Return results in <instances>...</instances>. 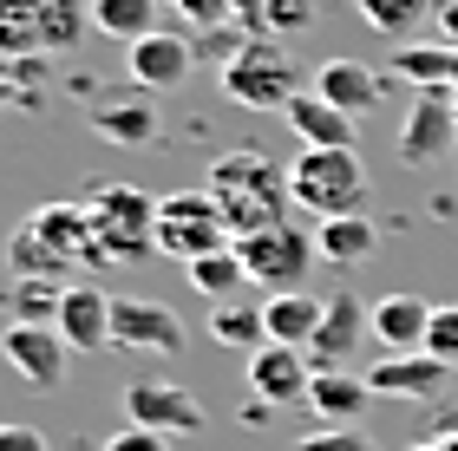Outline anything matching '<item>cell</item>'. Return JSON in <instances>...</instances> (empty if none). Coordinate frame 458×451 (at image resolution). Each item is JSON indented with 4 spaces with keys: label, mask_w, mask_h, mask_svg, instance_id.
Returning a JSON list of instances; mask_svg holds the SVG:
<instances>
[{
    "label": "cell",
    "mask_w": 458,
    "mask_h": 451,
    "mask_svg": "<svg viewBox=\"0 0 458 451\" xmlns=\"http://www.w3.org/2000/svg\"><path fill=\"white\" fill-rule=\"evenodd\" d=\"M203 190H210L223 203V222H229V236H262V230H276V222H288V171L276 157H262V151H229L210 163V177H203Z\"/></svg>",
    "instance_id": "obj_1"
},
{
    "label": "cell",
    "mask_w": 458,
    "mask_h": 451,
    "mask_svg": "<svg viewBox=\"0 0 458 451\" xmlns=\"http://www.w3.org/2000/svg\"><path fill=\"white\" fill-rule=\"evenodd\" d=\"M216 86L229 105H242V112H288V98L301 92V66L282 53V39H242L236 53H223V66H216Z\"/></svg>",
    "instance_id": "obj_2"
},
{
    "label": "cell",
    "mask_w": 458,
    "mask_h": 451,
    "mask_svg": "<svg viewBox=\"0 0 458 451\" xmlns=\"http://www.w3.org/2000/svg\"><path fill=\"white\" fill-rule=\"evenodd\" d=\"M92 242H98V262H144L157 255V196H144L138 183H98L92 190Z\"/></svg>",
    "instance_id": "obj_3"
},
{
    "label": "cell",
    "mask_w": 458,
    "mask_h": 451,
    "mask_svg": "<svg viewBox=\"0 0 458 451\" xmlns=\"http://www.w3.org/2000/svg\"><path fill=\"white\" fill-rule=\"evenodd\" d=\"M288 196H295V210H308L315 222L327 216H360L367 203V171L353 151H301L288 163Z\"/></svg>",
    "instance_id": "obj_4"
},
{
    "label": "cell",
    "mask_w": 458,
    "mask_h": 451,
    "mask_svg": "<svg viewBox=\"0 0 458 451\" xmlns=\"http://www.w3.org/2000/svg\"><path fill=\"white\" fill-rule=\"evenodd\" d=\"M151 242H157V255H171V262H203V255H216V249H229V222H223V203L210 196V190H177V196H157V230H151Z\"/></svg>",
    "instance_id": "obj_5"
},
{
    "label": "cell",
    "mask_w": 458,
    "mask_h": 451,
    "mask_svg": "<svg viewBox=\"0 0 458 451\" xmlns=\"http://www.w3.org/2000/svg\"><path fill=\"white\" fill-rule=\"evenodd\" d=\"M236 255H242V275L256 281V288H268V295L301 288L308 269L321 262L315 236L295 230V222H276V230H262V236H242V242H236Z\"/></svg>",
    "instance_id": "obj_6"
},
{
    "label": "cell",
    "mask_w": 458,
    "mask_h": 451,
    "mask_svg": "<svg viewBox=\"0 0 458 451\" xmlns=\"http://www.w3.org/2000/svg\"><path fill=\"white\" fill-rule=\"evenodd\" d=\"M124 425H144V432H164V438H197L203 405L171 380H131L124 386Z\"/></svg>",
    "instance_id": "obj_7"
},
{
    "label": "cell",
    "mask_w": 458,
    "mask_h": 451,
    "mask_svg": "<svg viewBox=\"0 0 458 451\" xmlns=\"http://www.w3.org/2000/svg\"><path fill=\"white\" fill-rule=\"evenodd\" d=\"M0 360H7L27 386H59L72 347L59 340V327H47V321H13L7 334H0Z\"/></svg>",
    "instance_id": "obj_8"
},
{
    "label": "cell",
    "mask_w": 458,
    "mask_h": 451,
    "mask_svg": "<svg viewBox=\"0 0 458 451\" xmlns=\"http://www.w3.org/2000/svg\"><path fill=\"white\" fill-rule=\"evenodd\" d=\"M458 145V118H452V86H426L412 98L406 125H400V157L406 163H439Z\"/></svg>",
    "instance_id": "obj_9"
},
{
    "label": "cell",
    "mask_w": 458,
    "mask_h": 451,
    "mask_svg": "<svg viewBox=\"0 0 458 451\" xmlns=\"http://www.w3.org/2000/svg\"><path fill=\"white\" fill-rule=\"evenodd\" d=\"M112 347H131V354H177L183 321L171 307L144 301V295H112Z\"/></svg>",
    "instance_id": "obj_10"
},
{
    "label": "cell",
    "mask_w": 458,
    "mask_h": 451,
    "mask_svg": "<svg viewBox=\"0 0 458 451\" xmlns=\"http://www.w3.org/2000/svg\"><path fill=\"white\" fill-rule=\"evenodd\" d=\"M308 386H315V366H308L301 347H256L249 354V393H256L262 405H308Z\"/></svg>",
    "instance_id": "obj_11"
},
{
    "label": "cell",
    "mask_w": 458,
    "mask_h": 451,
    "mask_svg": "<svg viewBox=\"0 0 458 451\" xmlns=\"http://www.w3.org/2000/svg\"><path fill=\"white\" fill-rule=\"evenodd\" d=\"M53 327H59V340H66L72 354H106L112 347V295L98 288V281H66Z\"/></svg>",
    "instance_id": "obj_12"
},
{
    "label": "cell",
    "mask_w": 458,
    "mask_h": 451,
    "mask_svg": "<svg viewBox=\"0 0 458 451\" xmlns=\"http://www.w3.org/2000/svg\"><path fill=\"white\" fill-rule=\"evenodd\" d=\"M124 66H131L138 92H177L197 66V46L183 33H144L138 46H124Z\"/></svg>",
    "instance_id": "obj_13"
},
{
    "label": "cell",
    "mask_w": 458,
    "mask_h": 451,
    "mask_svg": "<svg viewBox=\"0 0 458 451\" xmlns=\"http://www.w3.org/2000/svg\"><path fill=\"white\" fill-rule=\"evenodd\" d=\"M445 380H452V366L432 354H380L367 366V386L380 399H439Z\"/></svg>",
    "instance_id": "obj_14"
},
{
    "label": "cell",
    "mask_w": 458,
    "mask_h": 451,
    "mask_svg": "<svg viewBox=\"0 0 458 451\" xmlns=\"http://www.w3.org/2000/svg\"><path fill=\"white\" fill-rule=\"evenodd\" d=\"M360 334H373V307H360V295H335L321 327H315V340H308V366H315V373H335L353 347H360Z\"/></svg>",
    "instance_id": "obj_15"
},
{
    "label": "cell",
    "mask_w": 458,
    "mask_h": 451,
    "mask_svg": "<svg viewBox=\"0 0 458 451\" xmlns=\"http://www.w3.org/2000/svg\"><path fill=\"white\" fill-rule=\"evenodd\" d=\"M282 118H288V131L301 138V151H353V125H360V118H347L341 105H327L315 86L288 98Z\"/></svg>",
    "instance_id": "obj_16"
},
{
    "label": "cell",
    "mask_w": 458,
    "mask_h": 451,
    "mask_svg": "<svg viewBox=\"0 0 458 451\" xmlns=\"http://www.w3.org/2000/svg\"><path fill=\"white\" fill-rule=\"evenodd\" d=\"M426 334H432L426 295H380L373 301V340H380V354H426Z\"/></svg>",
    "instance_id": "obj_17"
},
{
    "label": "cell",
    "mask_w": 458,
    "mask_h": 451,
    "mask_svg": "<svg viewBox=\"0 0 458 451\" xmlns=\"http://www.w3.org/2000/svg\"><path fill=\"white\" fill-rule=\"evenodd\" d=\"M315 92L327 105H341L347 118H367L386 98V72L360 66V59H327V66H315Z\"/></svg>",
    "instance_id": "obj_18"
},
{
    "label": "cell",
    "mask_w": 458,
    "mask_h": 451,
    "mask_svg": "<svg viewBox=\"0 0 458 451\" xmlns=\"http://www.w3.org/2000/svg\"><path fill=\"white\" fill-rule=\"evenodd\" d=\"M92 131L106 138V145H124V151L157 145V112H151V92H131V98H106V105H92Z\"/></svg>",
    "instance_id": "obj_19"
},
{
    "label": "cell",
    "mask_w": 458,
    "mask_h": 451,
    "mask_svg": "<svg viewBox=\"0 0 458 451\" xmlns=\"http://www.w3.org/2000/svg\"><path fill=\"white\" fill-rule=\"evenodd\" d=\"M321 314H327V301L308 295V288H288V295H268V301H262L268 340H276V347H301V354H308V340H315Z\"/></svg>",
    "instance_id": "obj_20"
},
{
    "label": "cell",
    "mask_w": 458,
    "mask_h": 451,
    "mask_svg": "<svg viewBox=\"0 0 458 451\" xmlns=\"http://www.w3.org/2000/svg\"><path fill=\"white\" fill-rule=\"evenodd\" d=\"M373 405V386H367V373H315V386H308V413H315L321 425H353Z\"/></svg>",
    "instance_id": "obj_21"
},
{
    "label": "cell",
    "mask_w": 458,
    "mask_h": 451,
    "mask_svg": "<svg viewBox=\"0 0 458 451\" xmlns=\"http://www.w3.org/2000/svg\"><path fill=\"white\" fill-rule=\"evenodd\" d=\"M47 0H0V66L47 59Z\"/></svg>",
    "instance_id": "obj_22"
},
{
    "label": "cell",
    "mask_w": 458,
    "mask_h": 451,
    "mask_svg": "<svg viewBox=\"0 0 458 451\" xmlns=\"http://www.w3.org/2000/svg\"><path fill=\"white\" fill-rule=\"evenodd\" d=\"M315 249H321V262H335V269H360V262L380 249V230H373L367 216H327V222H315Z\"/></svg>",
    "instance_id": "obj_23"
},
{
    "label": "cell",
    "mask_w": 458,
    "mask_h": 451,
    "mask_svg": "<svg viewBox=\"0 0 458 451\" xmlns=\"http://www.w3.org/2000/svg\"><path fill=\"white\" fill-rule=\"evenodd\" d=\"M27 222H33V230L47 236L66 262H72V255H92V262H98V242H92V210H72V203H39V210H33Z\"/></svg>",
    "instance_id": "obj_24"
},
{
    "label": "cell",
    "mask_w": 458,
    "mask_h": 451,
    "mask_svg": "<svg viewBox=\"0 0 458 451\" xmlns=\"http://www.w3.org/2000/svg\"><path fill=\"white\" fill-rule=\"evenodd\" d=\"M386 79H412V86H458V46L432 39V46H400L386 59Z\"/></svg>",
    "instance_id": "obj_25"
},
{
    "label": "cell",
    "mask_w": 458,
    "mask_h": 451,
    "mask_svg": "<svg viewBox=\"0 0 458 451\" xmlns=\"http://www.w3.org/2000/svg\"><path fill=\"white\" fill-rule=\"evenodd\" d=\"M7 262H13L20 281H66V255H59L33 222H20V230L7 236Z\"/></svg>",
    "instance_id": "obj_26"
},
{
    "label": "cell",
    "mask_w": 458,
    "mask_h": 451,
    "mask_svg": "<svg viewBox=\"0 0 458 451\" xmlns=\"http://www.w3.org/2000/svg\"><path fill=\"white\" fill-rule=\"evenodd\" d=\"M92 27L118 46H138L144 33H157V0H92Z\"/></svg>",
    "instance_id": "obj_27"
},
{
    "label": "cell",
    "mask_w": 458,
    "mask_h": 451,
    "mask_svg": "<svg viewBox=\"0 0 458 451\" xmlns=\"http://www.w3.org/2000/svg\"><path fill=\"white\" fill-rule=\"evenodd\" d=\"M210 340L216 347H268V321H262V307H249V301H216L210 307Z\"/></svg>",
    "instance_id": "obj_28"
},
{
    "label": "cell",
    "mask_w": 458,
    "mask_h": 451,
    "mask_svg": "<svg viewBox=\"0 0 458 451\" xmlns=\"http://www.w3.org/2000/svg\"><path fill=\"white\" fill-rule=\"evenodd\" d=\"M191 288L197 295H210V301H236V288H242V255H236V242H229V249H216V255H203V262H191Z\"/></svg>",
    "instance_id": "obj_29"
},
{
    "label": "cell",
    "mask_w": 458,
    "mask_h": 451,
    "mask_svg": "<svg viewBox=\"0 0 458 451\" xmlns=\"http://www.w3.org/2000/svg\"><path fill=\"white\" fill-rule=\"evenodd\" d=\"M353 7H360V20L373 33H412L439 0H353Z\"/></svg>",
    "instance_id": "obj_30"
},
{
    "label": "cell",
    "mask_w": 458,
    "mask_h": 451,
    "mask_svg": "<svg viewBox=\"0 0 458 451\" xmlns=\"http://www.w3.org/2000/svg\"><path fill=\"white\" fill-rule=\"evenodd\" d=\"M59 295H66V281H13L7 301H13V321H59Z\"/></svg>",
    "instance_id": "obj_31"
},
{
    "label": "cell",
    "mask_w": 458,
    "mask_h": 451,
    "mask_svg": "<svg viewBox=\"0 0 458 451\" xmlns=\"http://www.w3.org/2000/svg\"><path fill=\"white\" fill-rule=\"evenodd\" d=\"M315 27V0H262V39H295Z\"/></svg>",
    "instance_id": "obj_32"
},
{
    "label": "cell",
    "mask_w": 458,
    "mask_h": 451,
    "mask_svg": "<svg viewBox=\"0 0 458 451\" xmlns=\"http://www.w3.org/2000/svg\"><path fill=\"white\" fill-rule=\"evenodd\" d=\"M426 354L458 366V307H432V334H426Z\"/></svg>",
    "instance_id": "obj_33"
},
{
    "label": "cell",
    "mask_w": 458,
    "mask_h": 451,
    "mask_svg": "<svg viewBox=\"0 0 458 451\" xmlns=\"http://www.w3.org/2000/svg\"><path fill=\"white\" fill-rule=\"evenodd\" d=\"M295 451H373V445L353 432V425H321V432H308Z\"/></svg>",
    "instance_id": "obj_34"
},
{
    "label": "cell",
    "mask_w": 458,
    "mask_h": 451,
    "mask_svg": "<svg viewBox=\"0 0 458 451\" xmlns=\"http://www.w3.org/2000/svg\"><path fill=\"white\" fill-rule=\"evenodd\" d=\"M171 7H177L183 20H191V27H203V33H223V27H229L223 0H171ZM229 33H236V27H229Z\"/></svg>",
    "instance_id": "obj_35"
},
{
    "label": "cell",
    "mask_w": 458,
    "mask_h": 451,
    "mask_svg": "<svg viewBox=\"0 0 458 451\" xmlns=\"http://www.w3.org/2000/svg\"><path fill=\"white\" fill-rule=\"evenodd\" d=\"M106 451H171V438H164V432H144V425H118V432L106 438Z\"/></svg>",
    "instance_id": "obj_36"
},
{
    "label": "cell",
    "mask_w": 458,
    "mask_h": 451,
    "mask_svg": "<svg viewBox=\"0 0 458 451\" xmlns=\"http://www.w3.org/2000/svg\"><path fill=\"white\" fill-rule=\"evenodd\" d=\"M223 13H229V27H236V33H249V39L262 33V0H223Z\"/></svg>",
    "instance_id": "obj_37"
},
{
    "label": "cell",
    "mask_w": 458,
    "mask_h": 451,
    "mask_svg": "<svg viewBox=\"0 0 458 451\" xmlns=\"http://www.w3.org/2000/svg\"><path fill=\"white\" fill-rule=\"evenodd\" d=\"M0 451H47V438H39L33 425H7L0 419Z\"/></svg>",
    "instance_id": "obj_38"
},
{
    "label": "cell",
    "mask_w": 458,
    "mask_h": 451,
    "mask_svg": "<svg viewBox=\"0 0 458 451\" xmlns=\"http://www.w3.org/2000/svg\"><path fill=\"white\" fill-rule=\"evenodd\" d=\"M432 13H439V39H445V46H458V0H439Z\"/></svg>",
    "instance_id": "obj_39"
},
{
    "label": "cell",
    "mask_w": 458,
    "mask_h": 451,
    "mask_svg": "<svg viewBox=\"0 0 458 451\" xmlns=\"http://www.w3.org/2000/svg\"><path fill=\"white\" fill-rule=\"evenodd\" d=\"M412 451H458V425H445V432H439V438H420V445H412Z\"/></svg>",
    "instance_id": "obj_40"
},
{
    "label": "cell",
    "mask_w": 458,
    "mask_h": 451,
    "mask_svg": "<svg viewBox=\"0 0 458 451\" xmlns=\"http://www.w3.org/2000/svg\"><path fill=\"white\" fill-rule=\"evenodd\" d=\"M13 98H20V79H7V72H0V105H13Z\"/></svg>",
    "instance_id": "obj_41"
},
{
    "label": "cell",
    "mask_w": 458,
    "mask_h": 451,
    "mask_svg": "<svg viewBox=\"0 0 458 451\" xmlns=\"http://www.w3.org/2000/svg\"><path fill=\"white\" fill-rule=\"evenodd\" d=\"M452 118H458V86H452Z\"/></svg>",
    "instance_id": "obj_42"
}]
</instances>
